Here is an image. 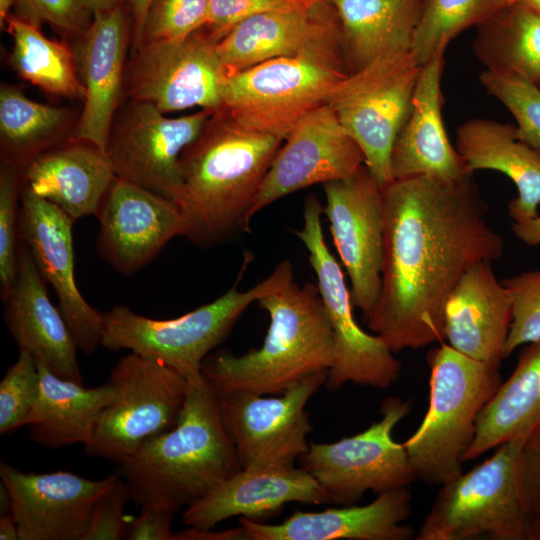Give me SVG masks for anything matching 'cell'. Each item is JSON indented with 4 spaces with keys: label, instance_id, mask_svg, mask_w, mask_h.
Masks as SVG:
<instances>
[{
    "label": "cell",
    "instance_id": "cell-14",
    "mask_svg": "<svg viewBox=\"0 0 540 540\" xmlns=\"http://www.w3.org/2000/svg\"><path fill=\"white\" fill-rule=\"evenodd\" d=\"M218 42L205 26L181 40L141 45L129 69L132 100L164 114L192 107L219 109L227 71Z\"/></svg>",
    "mask_w": 540,
    "mask_h": 540
},
{
    "label": "cell",
    "instance_id": "cell-53",
    "mask_svg": "<svg viewBox=\"0 0 540 540\" xmlns=\"http://www.w3.org/2000/svg\"><path fill=\"white\" fill-rule=\"evenodd\" d=\"M14 6V0H0V25L1 28L6 27L9 18V11Z\"/></svg>",
    "mask_w": 540,
    "mask_h": 540
},
{
    "label": "cell",
    "instance_id": "cell-48",
    "mask_svg": "<svg viewBox=\"0 0 540 540\" xmlns=\"http://www.w3.org/2000/svg\"><path fill=\"white\" fill-rule=\"evenodd\" d=\"M514 235L528 246L540 245V216L515 222L511 225Z\"/></svg>",
    "mask_w": 540,
    "mask_h": 540
},
{
    "label": "cell",
    "instance_id": "cell-55",
    "mask_svg": "<svg viewBox=\"0 0 540 540\" xmlns=\"http://www.w3.org/2000/svg\"><path fill=\"white\" fill-rule=\"evenodd\" d=\"M297 1L305 2V3H318V2L333 3V0H297Z\"/></svg>",
    "mask_w": 540,
    "mask_h": 540
},
{
    "label": "cell",
    "instance_id": "cell-22",
    "mask_svg": "<svg viewBox=\"0 0 540 540\" xmlns=\"http://www.w3.org/2000/svg\"><path fill=\"white\" fill-rule=\"evenodd\" d=\"M410 513L411 493L403 487L378 493L364 506L295 511L276 525L243 516L239 523L247 540H409L414 531L404 521Z\"/></svg>",
    "mask_w": 540,
    "mask_h": 540
},
{
    "label": "cell",
    "instance_id": "cell-26",
    "mask_svg": "<svg viewBox=\"0 0 540 540\" xmlns=\"http://www.w3.org/2000/svg\"><path fill=\"white\" fill-rule=\"evenodd\" d=\"M511 298L492 263L467 270L451 293L444 312V339L460 353L499 367L511 324Z\"/></svg>",
    "mask_w": 540,
    "mask_h": 540
},
{
    "label": "cell",
    "instance_id": "cell-16",
    "mask_svg": "<svg viewBox=\"0 0 540 540\" xmlns=\"http://www.w3.org/2000/svg\"><path fill=\"white\" fill-rule=\"evenodd\" d=\"M323 212L348 273L353 305L369 316L379 298L383 260L382 189L365 165L323 184Z\"/></svg>",
    "mask_w": 540,
    "mask_h": 540
},
{
    "label": "cell",
    "instance_id": "cell-38",
    "mask_svg": "<svg viewBox=\"0 0 540 540\" xmlns=\"http://www.w3.org/2000/svg\"><path fill=\"white\" fill-rule=\"evenodd\" d=\"M21 169L3 160L0 171V291L3 299L12 289L18 271Z\"/></svg>",
    "mask_w": 540,
    "mask_h": 540
},
{
    "label": "cell",
    "instance_id": "cell-4",
    "mask_svg": "<svg viewBox=\"0 0 540 540\" xmlns=\"http://www.w3.org/2000/svg\"><path fill=\"white\" fill-rule=\"evenodd\" d=\"M257 303L270 317L262 346L240 356L219 353L202 364L217 396L237 391L282 394L333 365V333L317 285L293 281Z\"/></svg>",
    "mask_w": 540,
    "mask_h": 540
},
{
    "label": "cell",
    "instance_id": "cell-12",
    "mask_svg": "<svg viewBox=\"0 0 540 540\" xmlns=\"http://www.w3.org/2000/svg\"><path fill=\"white\" fill-rule=\"evenodd\" d=\"M380 411L381 419L361 433L333 443H313L300 456L302 468L326 491L330 503L352 505L367 491L378 494L416 480L403 444L393 439V430L408 415L410 404L390 397Z\"/></svg>",
    "mask_w": 540,
    "mask_h": 540
},
{
    "label": "cell",
    "instance_id": "cell-50",
    "mask_svg": "<svg viewBox=\"0 0 540 540\" xmlns=\"http://www.w3.org/2000/svg\"><path fill=\"white\" fill-rule=\"evenodd\" d=\"M0 539H19L18 527L11 513L1 515L0 517Z\"/></svg>",
    "mask_w": 540,
    "mask_h": 540
},
{
    "label": "cell",
    "instance_id": "cell-11",
    "mask_svg": "<svg viewBox=\"0 0 540 540\" xmlns=\"http://www.w3.org/2000/svg\"><path fill=\"white\" fill-rule=\"evenodd\" d=\"M320 201L309 195L304 204L303 227L294 231L304 244L334 340V362L326 384L331 390L351 382L388 388L400 376L401 363L378 335L366 333L356 322L343 272L323 235Z\"/></svg>",
    "mask_w": 540,
    "mask_h": 540
},
{
    "label": "cell",
    "instance_id": "cell-29",
    "mask_svg": "<svg viewBox=\"0 0 540 540\" xmlns=\"http://www.w3.org/2000/svg\"><path fill=\"white\" fill-rule=\"evenodd\" d=\"M456 149L469 172L495 170L514 182L518 195L508 205L513 221L538 216L540 153L518 138L515 125L470 119L457 129Z\"/></svg>",
    "mask_w": 540,
    "mask_h": 540
},
{
    "label": "cell",
    "instance_id": "cell-10",
    "mask_svg": "<svg viewBox=\"0 0 540 540\" xmlns=\"http://www.w3.org/2000/svg\"><path fill=\"white\" fill-rule=\"evenodd\" d=\"M109 381L115 395L84 450L120 464L147 440L177 425L189 383L165 363L133 352L118 361Z\"/></svg>",
    "mask_w": 540,
    "mask_h": 540
},
{
    "label": "cell",
    "instance_id": "cell-13",
    "mask_svg": "<svg viewBox=\"0 0 540 540\" xmlns=\"http://www.w3.org/2000/svg\"><path fill=\"white\" fill-rule=\"evenodd\" d=\"M327 376L328 372L312 375L279 397L249 391L217 396L223 425L242 469L292 466L308 451L312 426L305 406Z\"/></svg>",
    "mask_w": 540,
    "mask_h": 540
},
{
    "label": "cell",
    "instance_id": "cell-18",
    "mask_svg": "<svg viewBox=\"0 0 540 540\" xmlns=\"http://www.w3.org/2000/svg\"><path fill=\"white\" fill-rule=\"evenodd\" d=\"M74 220L54 204L22 187L19 237L57 296L59 309L79 350L92 354L101 346L103 313L82 296L75 278Z\"/></svg>",
    "mask_w": 540,
    "mask_h": 540
},
{
    "label": "cell",
    "instance_id": "cell-47",
    "mask_svg": "<svg viewBox=\"0 0 540 540\" xmlns=\"http://www.w3.org/2000/svg\"><path fill=\"white\" fill-rule=\"evenodd\" d=\"M175 540H247V537L241 525L238 528L224 531L188 527L175 533Z\"/></svg>",
    "mask_w": 540,
    "mask_h": 540
},
{
    "label": "cell",
    "instance_id": "cell-45",
    "mask_svg": "<svg viewBox=\"0 0 540 540\" xmlns=\"http://www.w3.org/2000/svg\"><path fill=\"white\" fill-rule=\"evenodd\" d=\"M518 483L528 519L540 513V426L524 440L518 458Z\"/></svg>",
    "mask_w": 540,
    "mask_h": 540
},
{
    "label": "cell",
    "instance_id": "cell-28",
    "mask_svg": "<svg viewBox=\"0 0 540 540\" xmlns=\"http://www.w3.org/2000/svg\"><path fill=\"white\" fill-rule=\"evenodd\" d=\"M21 177L23 188L76 221L96 216L116 174L106 151L75 140L31 159L21 169Z\"/></svg>",
    "mask_w": 540,
    "mask_h": 540
},
{
    "label": "cell",
    "instance_id": "cell-9",
    "mask_svg": "<svg viewBox=\"0 0 540 540\" xmlns=\"http://www.w3.org/2000/svg\"><path fill=\"white\" fill-rule=\"evenodd\" d=\"M420 70L411 51L391 53L349 73L327 101L381 189L393 181L392 147L411 110Z\"/></svg>",
    "mask_w": 540,
    "mask_h": 540
},
{
    "label": "cell",
    "instance_id": "cell-20",
    "mask_svg": "<svg viewBox=\"0 0 540 540\" xmlns=\"http://www.w3.org/2000/svg\"><path fill=\"white\" fill-rule=\"evenodd\" d=\"M117 476L93 480L68 471L26 473L0 464L19 540H81L96 499Z\"/></svg>",
    "mask_w": 540,
    "mask_h": 540
},
{
    "label": "cell",
    "instance_id": "cell-21",
    "mask_svg": "<svg viewBox=\"0 0 540 540\" xmlns=\"http://www.w3.org/2000/svg\"><path fill=\"white\" fill-rule=\"evenodd\" d=\"M28 247L20 241L16 281L2 299L4 319L19 350L30 353L58 377L83 384L78 347L60 311L49 299Z\"/></svg>",
    "mask_w": 540,
    "mask_h": 540
},
{
    "label": "cell",
    "instance_id": "cell-6",
    "mask_svg": "<svg viewBox=\"0 0 540 540\" xmlns=\"http://www.w3.org/2000/svg\"><path fill=\"white\" fill-rule=\"evenodd\" d=\"M429 403L417 430L402 444L416 480L442 485L462 472L478 416L502 383L499 367L441 343L428 353Z\"/></svg>",
    "mask_w": 540,
    "mask_h": 540
},
{
    "label": "cell",
    "instance_id": "cell-43",
    "mask_svg": "<svg viewBox=\"0 0 540 540\" xmlns=\"http://www.w3.org/2000/svg\"><path fill=\"white\" fill-rule=\"evenodd\" d=\"M15 16L41 27L50 24L70 34H84L89 14L78 0H14Z\"/></svg>",
    "mask_w": 540,
    "mask_h": 540
},
{
    "label": "cell",
    "instance_id": "cell-19",
    "mask_svg": "<svg viewBox=\"0 0 540 540\" xmlns=\"http://www.w3.org/2000/svg\"><path fill=\"white\" fill-rule=\"evenodd\" d=\"M97 250L118 273L132 275L175 236L185 233L177 203L137 184L114 179L96 214Z\"/></svg>",
    "mask_w": 540,
    "mask_h": 540
},
{
    "label": "cell",
    "instance_id": "cell-5",
    "mask_svg": "<svg viewBox=\"0 0 540 540\" xmlns=\"http://www.w3.org/2000/svg\"><path fill=\"white\" fill-rule=\"evenodd\" d=\"M348 74L340 23L293 56L226 73L221 107L243 126L285 140Z\"/></svg>",
    "mask_w": 540,
    "mask_h": 540
},
{
    "label": "cell",
    "instance_id": "cell-7",
    "mask_svg": "<svg viewBox=\"0 0 540 540\" xmlns=\"http://www.w3.org/2000/svg\"><path fill=\"white\" fill-rule=\"evenodd\" d=\"M243 271L244 267L236 283L222 296L177 318L152 319L125 305H115L103 312L101 346L159 360L187 380L199 377L207 354L227 336L246 309L294 281L292 264L284 260L267 278L241 291L238 283Z\"/></svg>",
    "mask_w": 540,
    "mask_h": 540
},
{
    "label": "cell",
    "instance_id": "cell-34",
    "mask_svg": "<svg viewBox=\"0 0 540 540\" xmlns=\"http://www.w3.org/2000/svg\"><path fill=\"white\" fill-rule=\"evenodd\" d=\"M5 29L12 38L9 62L22 79L53 95L84 98L73 53L65 43L47 38L40 27L15 15L9 16Z\"/></svg>",
    "mask_w": 540,
    "mask_h": 540
},
{
    "label": "cell",
    "instance_id": "cell-39",
    "mask_svg": "<svg viewBox=\"0 0 540 540\" xmlns=\"http://www.w3.org/2000/svg\"><path fill=\"white\" fill-rule=\"evenodd\" d=\"M40 385L34 357L19 350L15 363L0 382V434L26 426L35 406Z\"/></svg>",
    "mask_w": 540,
    "mask_h": 540
},
{
    "label": "cell",
    "instance_id": "cell-24",
    "mask_svg": "<svg viewBox=\"0 0 540 540\" xmlns=\"http://www.w3.org/2000/svg\"><path fill=\"white\" fill-rule=\"evenodd\" d=\"M79 50L84 107L73 136L106 151L123 85L128 23L122 4L93 14Z\"/></svg>",
    "mask_w": 540,
    "mask_h": 540
},
{
    "label": "cell",
    "instance_id": "cell-15",
    "mask_svg": "<svg viewBox=\"0 0 540 540\" xmlns=\"http://www.w3.org/2000/svg\"><path fill=\"white\" fill-rule=\"evenodd\" d=\"M214 110L170 118L155 106L133 101L113 122L106 152L118 178L175 201L183 150L200 134Z\"/></svg>",
    "mask_w": 540,
    "mask_h": 540
},
{
    "label": "cell",
    "instance_id": "cell-17",
    "mask_svg": "<svg viewBox=\"0 0 540 540\" xmlns=\"http://www.w3.org/2000/svg\"><path fill=\"white\" fill-rule=\"evenodd\" d=\"M364 165L359 145L324 104L305 115L277 151L249 212V220L273 202L318 183L340 180Z\"/></svg>",
    "mask_w": 540,
    "mask_h": 540
},
{
    "label": "cell",
    "instance_id": "cell-52",
    "mask_svg": "<svg viewBox=\"0 0 540 540\" xmlns=\"http://www.w3.org/2000/svg\"><path fill=\"white\" fill-rule=\"evenodd\" d=\"M526 540H540V513L528 519Z\"/></svg>",
    "mask_w": 540,
    "mask_h": 540
},
{
    "label": "cell",
    "instance_id": "cell-42",
    "mask_svg": "<svg viewBox=\"0 0 540 540\" xmlns=\"http://www.w3.org/2000/svg\"><path fill=\"white\" fill-rule=\"evenodd\" d=\"M131 500L128 483L118 474L98 496L81 540H119L125 538L124 509Z\"/></svg>",
    "mask_w": 540,
    "mask_h": 540
},
{
    "label": "cell",
    "instance_id": "cell-31",
    "mask_svg": "<svg viewBox=\"0 0 540 540\" xmlns=\"http://www.w3.org/2000/svg\"><path fill=\"white\" fill-rule=\"evenodd\" d=\"M425 0H333L349 73L391 53L411 51Z\"/></svg>",
    "mask_w": 540,
    "mask_h": 540
},
{
    "label": "cell",
    "instance_id": "cell-32",
    "mask_svg": "<svg viewBox=\"0 0 540 540\" xmlns=\"http://www.w3.org/2000/svg\"><path fill=\"white\" fill-rule=\"evenodd\" d=\"M540 426V340L526 344L511 375L481 410L463 462L526 438Z\"/></svg>",
    "mask_w": 540,
    "mask_h": 540
},
{
    "label": "cell",
    "instance_id": "cell-30",
    "mask_svg": "<svg viewBox=\"0 0 540 540\" xmlns=\"http://www.w3.org/2000/svg\"><path fill=\"white\" fill-rule=\"evenodd\" d=\"M40 373L39 393L27 422L30 439L49 449L73 444L83 446L93 437L104 408L115 395L113 384L92 388L56 376L36 361Z\"/></svg>",
    "mask_w": 540,
    "mask_h": 540
},
{
    "label": "cell",
    "instance_id": "cell-35",
    "mask_svg": "<svg viewBox=\"0 0 540 540\" xmlns=\"http://www.w3.org/2000/svg\"><path fill=\"white\" fill-rule=\"evenodd\" d=\"M65 108L35 102L17 87L0 89V135L3 160L23 168L54 148L67 123Z\"/></svg>",
    "mask_w": 540,
    "mask_h": 540
},
{
    "label": "cell",
    "instance_id": "cell-25",
    "mask_svg": "<svg viewBox=\"0 0 540 540\" xmlns=\"http://www.w3.org/2000/svg\"><path fill=\"white\" fill-rule=\"evenodd\" d=\"M290 502L330 503L326 491L304 468L242 469L184 510L187 527L212 529L233 517H260Z\"/></svg>",
    "mask_w": 540,
    "mask_h": 540
},
{
    "label": "cell",
    "instance_id": "cell-2",
    "mask_svg": "<svg viewBox=\"0 0 540 540\" xmlns=\"http://www.w3.org/2000/svg\"><path fill=\"white\" fill-rule=\"evenodd\" d=\"M282 138L249 129L224 108L213 111L182 152L175 202L195 246H216L248 232L249 212Z\"/></svg>",
    "mask_w": 540,
    "mask_h": 540
},
{
    "label": "cell",
    "instance_id": "cell-1",
    "mask_svg": "<svg viewBox=\"0 0 540 540\" xmlns=\"http://www.w3.org/2000/svg\"><path fill=\"white\" fill-rule=\"evenodd\" d=\"M474 173L444 181L393 180L382 188L381 289L367 326L393 353L444 339L447 301L478 262H494L504 240L487 221Z\"/></svg>",
    "mask_w": 540,
    "mask_h": 540
},
{
    "label": "cell",
    "instance_id": "cell-8",
    "mask_svg": "<svg viewBox=\"0 0 540 540\" xmlns=\"http://www.w3.org/2000/svg\"><path fill=\"white\" fill-rule=\"evenodd\" d=\"M525 438L507 441L472 470L440 485L416 540H526L518 458Z\"/></svg>",
    "mask_w": 540,
    "mask_h": 540
},
{
    "label": "cell",
    "instance_id": "cell-51",
    "mask_svg": "<svg viewBox=\"0 0 540 540\" xmlns=\"http://www.w3.org/2000/svg\"><path fill=\"white\" fill-rule=\"evenodd\" d=\"M92 15L109 11L122 4V0H78Z\"/></svg>",
    "mask_w": 540,
    "mask_h": 540
},
{
    "label": "cell",
    "instance_id": "cell-3",
    "mask_svg": "<svg viewBox=\"0 0 540 540\" xmlns=\"http://www.w3.org/2000/svg\"><path fill=\"white\" fill-rule=\"evenodd\" d=\"M188 383L177 425L147 440L118 464L131 501L141 508L176 514L242 470L215 391L203 374Z\"/></svg>",
    "mask_w": 540,
    "mask_h": 540
},
{
    "label": "cell",
    "instance_id": "cell-37",
    "mask_svg": "<svg viewBox=\"0 0 540 540\" xmlns=\"http://www.w3.org/2000/svg\"><path fill=\"white\" fill-rule=\"evenodd\" d=\"M479 80L512 113L518 138L540 153V87L519 75L489 70Z\"/></svg>",
    "mask_w": 540,
    "mask_h": 540
},
{
    "label": "cell",
    "instance_id": "cell-44",
    "mask_svg": "<svg viewBox=\"0 0 540 540\" xmlns=\"http://www.w3.org/2000/svg\"><path fill=\"white\" fill-rule=\"evenodd\" d=\"M297 0H209L207 28L220 41L234 26L257 14Z\"/></svg>",
    "mask_w": 540,
    "mask_h": 540
},
{
    "label": "cell",
    "instance_id": "cell-46",
    "mask_svg": "<svg viewBox=\"0 0 540 540\" xmlns=\"http://www.w3.org/2000/svg\"><path fill=\"white\" fill-rule=\"evenodd\" d=\"M130 527L125 539L129 540H175L171 526L174 514L154 507H142Z\"/></svg>",
    "mask_w": 540,
    "mask_h": 540
},
{
    "label": "cell",
    "instance_id": "cell-41",
    "mask_svg": "<svg viewBox=\"0 0 540 540\" xmlns=\"http://www.w3.org/2000/svg\"><path fill=\"white\" fill-rule=\"evenodd\" d=\"M511 298V324L504 345L506 359L518 347L540 340V270L501 280Z\"/></svg>",
    "mask_w": 540,
    "mask_h": 540
},
{
    "label": "cell",
    "instance_id": "cell-40",
    "mask_svg": "<svg viewBox=\"0 0 540 540\" xmlns=\"http://www.w3.org/2000/svg\"><path fill=\"white\" fill-rule=\"evenodd\" d=\"M208 19L209 0H152L137 48L184 39L207 26Z\"/></svg>",
    "mask_w": 540,
    "mask_h": 540
},
{
    "label": "cell",
    "instance_id": "cell-49",
    "mask_svg": "<svg viewBox=\"0 0 540 540\" xmlns=\"http://www.w3.org/2000/svg\"><path fill=\"white\" fill-rule=\"evenodd\" d=\"M133 18V39L137 48L141 42L143 26L152 0H127Z\"/></svg>",
    "mask_w": 540,
    "mask_h": 540
},
{
    "label": "cell",
    "instance_id": "cell-36",
    "mask_svg": "<svg viewBox=\"0 0 540 540\" xmlns=\"http://www.w3.org/2000/svg\"><path fill=\"white\" fill-rule=\"evenodd\" d=\"M512 0H425L411 53L422 66L445 52L451 40L490 19Z\"/></svg>",
    "mask_w": 540,
    "mask_h": 540
},
{
    "label": "cell",
    "instance_id": "cell-27",
    "mask_svg": "<svg viewBox=\"0 0 540 540\" xmlns=\"http://www.w3.org/2000/svg\"><path fill=\"white\" fill-rule=\"evenodd\" d=\"M339 24L334 3L296 1L240 22L217 43V51L231 73L293 56Z\"/></svg>",
    "mask_w": 540,
    "mask_h": 540
},
{
    "label": "cell",
    "instance_id": "cell-54",
    "mask_svg": "<svg viewBox=\"0 0 540 540\" xmlns=\"http://www.w3.org/2000/svg\"><path fill=\"white\" fill-rule=\"evenodd\" d=\"M512 2L520 3L540 14V0H512Z\"/></svg>",
    "mask_w": 540,
    "mask_h": 540
},
{
    "label": "cell",
    "instance_id": "cell-23",
    "mask_svg": "<svg viewBox=\"0 0 540 540\" xmlns=\"http://www.w3.org/2000/svg\"><path fill=\"white\" fill-rule=\"evenodd\" d=\"M444 53L421 66L411 110L392 147L393 180L430 177L454 181L471 173L451 144L442 121Z\"/></svg>",
    "mask_w": 540,
    "mask_h": 540
},
{
    "label": "cell",
    "instance_id": "cell-33",
    "mask_svg": "<svg viewBox=\"0 0 540 540\" xmlns=\"http://www.w3.org/2000/svg\"><path fill=\"white\" fill-rule=\"evenodd\" d=\"M472 50L487 70L540 87V14L511 2L476 27Z\"/></svg>",
    "mask_w": 540,
    "mask_h": 540
}]
</instances>
